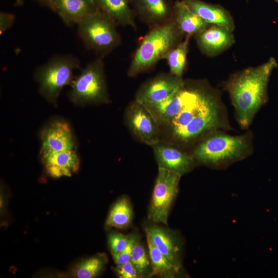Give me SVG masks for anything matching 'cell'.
Here are the masks:
<instances>
[{"label": "cell", "instance_id": "6da1fadb", "mask_svg": "<svg viewBox=\"0 0 278 278\" xmlns=\"http://www.w3.org/2000/svg\"><path fill=\"white\" fill-rule=\"evenodd\" d=\"M277 67L271 57L263 64L233 74L225 84L242 128H247L255 115L268 100V84L273 70Z\"/></svg>", "mask_w": 278, "mask_h": 278}, {"label": "cell", "instance_id": "7a4b0ae2", "mask_svg": "<svg viewBox=\"0 0 278 278\" xmlns=\"http://www.w3.org/2000/svg\"><path fill=\"white\" fill-rule=\"evenodd\" d=\"M186 98L170 127L178 141L188 142L218 127L220 107L216 98L205 89L186 84Z\"/></svg>", "mask_w": 278, "mask_h": 278}, {"label": "cell", "instance_id": "3957f363", "mask_svg": "<svg viewBox=\"0 0 278 278\" xmlns=\"http://www.w3.org/2000/svg\"><path fill=\"white\" fill-rule=\"evenodd\" d=\"M183 36L172 20L150 29L134 53L128 75L134 77L150 71L182 41Z\"/></svg>", "mask_w": 278, "mask_h": 278}, {"label": "cell", "instance_id": "277c9868", "mask_svg": "<svg viewBox=\"0 0 278 278\" xmlns=\"http://www.w3.org/2000/svg\"><path fill=\"white\" fill-rule=\"evenodd\" d=\"M250 149L247 135L220 133L208 135L193 150L194 159L206 165L218 167L242 159Z\"/></svg>", "mask_w": 278, "mask_h": 278}, {"label": "cell", "instance_id": "5b68a950", "mask_svg": "<svg viewBox=\"0 0 278 278\" xmlns=\"http://www.w3.org/2000/svg\"><path fill=\"white\" fill-rule=\"evenodd\" d=\"M80 63L79 59L72 55H56L37 67L34 77L40 94L48 101L56 103L62 89L72 83L74 72Z\"/></svg>", "mask_w": 278, "mask_h": 278}, {"label": "cell", "instance_id": "8992f818", "mask_svg": "<svg viewBox=\"0 0 278 278\" xmlns=\"http://www.w3.org/2000/svg\"><path fill=\"white\" fill-rule=\"evenodd\" d=\"M76 25L78 35L85 47L101 57L111 53L121 43L117 25L99 10L83 18Z\"/></svg>", "mask_w": 278, "mask_h": 278}, {"label": "cell", "instance_id": "52a82bcc", "mask_svg": "<svg viewBox=\"0 0 278 278\" xmlns=\"http://www.w3.org/2000/svg\"><path fill=\"white\" fill-rule=\"evenodd\" d=\"M71 85L69 97L75 105L108 102L109 97L102 57L88 63L74 78Z\"/></svg>", "mask_w": 278, "mask_h": 278}, {"label": "cell", "instance_id": "ba28073f", "mask_svg": "<svg viewBox=\"0 0 278 278\" xmlns=\"http://www.w3.org/2000/svg\"><path fill=\"white\" fill-rule=\"evenodd\" d=\"M181 177L175 172L158 168L148 212L150 220L167 224L169 213L178 194Z\"/></svg>", "mask_w": 278, "mask_h": 278}, {"label": "cell", "instance_id": "9c48e42d", "mask_svg": "<svg viewBox=\"0 0 278 278\" xmlns=\"http://www.w3.org/2000/svg\"><path fill=\"white\" fill-rule=\"evenodd\" d=\"M126 120L131 132L142 142L151 147L160 142V125L149 110L136 100L128 107Z\"/></svg>", "mask_w": 278, "mask_h": 278}, {"label": "cell", "instance_id": "30bf717a", "mask_svg": "<svg viewBox=\"0 0 278 278\" xmlns=\"http://www.w3.org/2000/svg\"><path fill=\"white\" fill-rule=\"evenodd\" d=\"M184 83L182 78L170 73H161L146 82L138 90L135 100L145 107L157 104L168 98Z\"/></svg>", "mask_w": 278, "mask_h": 278}, {"label": "cell", "instance_id": "8fae6325", "mask_svg": "<svg viewBox=\"0 0 278 278\" xmlns=\"http://www.w3.org/2000/svg\"><path fill=\"white\" fill-rule=\"evenodd\" d=\"M173 4L171 0H131L136 17L150 29L172 20Z\"/></svg>", "mask_w": 278, "mask_h": 278}, {"label": "cell", "instance_id": "7c38bea8", "mask_svg": "<svg viewBox=\"0 0 278 278\" xmlns=\"http://www.w3.org/2000/svg\"><path fill=\"white\" fill-rule=\"evenodd\" d=\"M158 168L167 169L182 176L195 166L192 157L172 145L159 142L152 147Z\"/></svg>", "mask_w": 278, "mask_h": 278}, {"label": "cell", "instance_id": "4fadbf2b", "mask_svg": "<svg viewBox=\"0 0 278 278\" xmlns=\"http://www.w3.org/2000/svg\"><path fill=\"white\" fill-rule=\"evenodd\" d=\"M41 152L75 150V140L68 124L57 120L45 127L41 133Z\"/></svg>", "mask_w": 278, "mask_h": 278}, {"label": "cell", "instance_id": "5bb4252c", "mask_svg": "<svg viewBox=\"0 0 278 278\" xmlns=\"http://www.w3.org/2000/svg\"><path fill=\"white\" fill-rule=\"evenodd\" d=\"M195 38L200 50L208 56L219 54L235 42L232 31L216 25H212L195 34Z\"/></svg>", "mask_w": 278, "mask_h": 278}, {"label": "cell", "instance_id": "9a60e30c", "mask_svg": "<svg viewBox=\"0 0 278 278\" xmlns=\"http://www.w3.org/2000/svg\"><path fill=\"white\" fill-rule=\"evenodd\" d=\"M46 172L51 177L71 176L78 169L79 160L75 150L41 152Z\"/></svg>", "mask_w": 278, "mask_h": 278}, {"label": "cell", "instance_id": "2e32d148", "mask_svg": "<svg viewBox=\"0 0 278 278\" xmlns=\"http://www.w3.org/2000/svg\"><path fill=\"white\" fill-rule=\"evenodd\" d=\"M49 8L68 26L98 10L94 0H52Z\"/></svg>", "mask_w": 278, "mask_h": 278}, {"label": "cell", "instance_id": "e0dca14e", "mask_svg": "<svg viewBox=\"0 0 278 278\" xmlns=\"http://www.w3.org/2000/svg\"><path fill=\"white\" fill-rule=\"evenodd\" d=\"M145 231L150 234L160 251L180 271L182 268V251L181 244L178 238L170 231L157 225L147 227Z\"/></svg>", "mask_w": 278, "mask_h": 278}, {"label": "cell", "instance_id": "ac0fdd59", "mask_svg": "<svg viewBox=\"0 0 278 278\" xmlns=\"http://www.w3.org/2000/svg\"><path fill=\"white\" fill-rule=\"evenodd\" d=\"M193 12L212 25L223 27L233 32L235 29L230 13L222 7L201 0H181Z\"/></svg>", "mask_w": 278, "mask_h": 278}, {"label": "cell", "instance_id": "d6986e66", "mask_svg": "<svg viewBox=\"0 0 278 278\" xmlns=\"http://www.w3.org/2000/svg\"><path fill=\"white\" fill-rule=\"evenodd\" d=\"M186 98L185 82L183 85L165 100L146 107L159 125H169L183 108Z\"/></svg>", "mask_w": 278, "mask_h": 278}, {"label": "cell", "instance_id": "ffe728a7", "mask_svg": "<svg viewBox=\"0 0 278 278\" xmlns=\"http://www.w3.org/2000/svg\"><path fill=\"white\" fill-rule=\"evenodd\" d=\"M97 9L107 15L117 25L136 29V15L131 0H94Z\"/></svg>", "mask_w": 278, "mask_h": 278}, {"label": "cell", "instance_id": "44dd1931", "mask_svg": "<svg viewBox=\"0 0 278 278\" xmlns=\"http://www.w3.org/2000/svg\"><path fill=\"white\" fill-rule=\"evenodd\" d=\"M172 20L186 36L195 35L212 25L190 10L181 1L174 2Z\"/></svg>", "mask_w": 278, "mask_h": 278}, {"label": "cell", "instance_id": "7402d4cb", "mask_svg": "<svg viewBox=\"0 0 278 278\" xmlns=\"http://www.w3.org/2000/svg\"><path fill=\"white\" fill-rule=\"evenodd\" d=\"M151 271L150 276L156 275L165 278L175 277L179 272L160 251L150 234L146 232Z\"/></svg>", "mask_w": 278, "mask_h": 278}, {"label": "cell", "instance_id": "603a6c76", "mask_svg": "<svg viewBox=\"0 0 278 278\" xmlns=\"http://www.w3.org/2000/svg\"><path fill=\"white\" fill-rule=\"evenodd\" d=\"M132 217V211L129 201L126 198H121L112 207L106 225L117 229L126 228L131 223Z\"/></svg>", "mask_w": 278, "mask_h": 278}, {"label": "cell", "instance_id": "cb8c5ba5", "mask_svg": "<svg viewBox=\"0 0 278 278\" xmlns=\"http://www.w3.org/2000/svg\"><path fill=\"white\" fill-rule=\"evenodd\" d=\"M190 37L186 36L185 40L170 50L164 59L169 66V73L178 78H182L185 68Z\"/></svg>", "mask_w": 278, "mask_h": 278}, {"label": "cell", "instance_id": "d4e9b609", "mask_svg": "<svg viewBox=\"0 0 278 278\" xmlns=\"http://www.w3.org/2000/svg\"><path fill=\"white\" fill-rule=\"evenodd\" d=\"M106 263L105 255H96L77 264L73 270V276L77 278H92L97 276Z\"/></svg>", "mask_w": 278, "mask_h": 278}, {"label": "cell", "instance_id": "484cf974", "mask_svg": "<svg viewBox=\"0 0 278 278\" xmlns=\"http://www.w3.org/2000/svg\"><path fill=\"white\" fill-rule=\"evenodd\" d=\"M130 261L136 268L140 277L150 275L148 256L145 248L138 240L133 247Z\"/></svg>", "mask_w": 278, "mask_h": 278}, {"label": "cell", "instance_id": "4316f807", "mask_svg": "<svg viewBox=\"0 0 278 278\" xmlns=\"http://www.w3.org/2000/svg\"><path fill=\"white\" fill-rule=\"evenodd\" d=\"M129 236L117 232L109 234L108 243L112 254H118L125 249L128 242Z\"/></svg>", "mask_w": 278, "mask_h": 278}, {"label": "cell", "instance_id": "83f0119b", "mask_svg": "<svg viewBox=\"0 0 278 278\" xmlns=\"http://www.w3.org/2000/svg\"><path fill=\"white\" fill-rule=\"evenodd\" d=\"M137 240L138 237L136 235H130L128 244L125 249L118 254H112L113 260L117 265L123 264L131 260L133 248Z\"/></svg>", "mask_w": 278, "mask_h": 278}, {"label": "cell", "instance_id": "f1b7e54d", "mask_svg": "<svg viewBox=\"0 0 278 278\" xmlns=\"http://www.w3.org/2000/svg\"><path fill=\"white\" fill-rule=\"evenodd\" d=\"M114 271L117 276L120 278H136L140 277L137 271L131 262L117 265Z\"/></svg>", "mask_w": 278, "mask_h": 278}, {"label": "cell", "instance_id": "f546056e", "mask_svg": "<svg viewBox=\"0 0 278 278\" xmlns=\"http://www.w3.org/2000/svg\"><path fill=\"white\" fill-rule=\"evenodd\" d=\"M15 21V16L13 14L1 11L0 13V34L12 27Z\"/></svg>", "mask_w": 278, "mask_h": 278}, {"label": "cell", "instance_id": "4dcf8cb0", "mask_svg": "<svg viewBox=\"0 0 278 278\" xmlns=\"http://www.w3.org/2000/svg\"><path fill=\"white\" fill-rule=\"evenodd\" d=\"M39 3L50 8L52 0H35Z\"/></svg>", "mask_w": 278, "mask_h": 278}, {"label": "cell", "instance_id": "1f68e13d", "mask_svg": "<svg viewBox=\"0 0 278 278\" xmlns=\"http://www.w3.org/2000/svg\"><path fill=\"white\" fill-rule=\"evenodd\" d=\"M23 0H14V3L16 6H22L23 4Z\"/></svg>", "mask_w": 278, "mask_h": 278}, {"label": "cell", "instance_id": "d6a6232c", "mask_svg": "<svg viewBox=\"0 0 278 278\" xmlns=\"http://www.w3.org/2000/svg\"><path fill=\"white\" fill-rule=\"evenodd\" d=\"M274 1L278 3V0H274Z\"/></svg>", "mask_w": 278, "mask_h": 278}]
</instances>
